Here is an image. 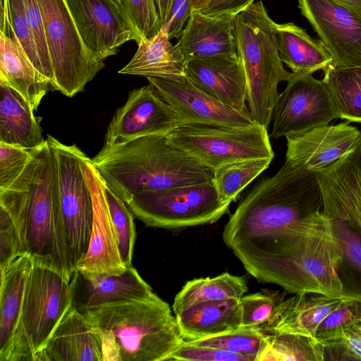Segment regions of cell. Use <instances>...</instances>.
<instances>
[{
    "label": "cell",
    "instance_id": "cell-45",
    "mask_svg": "<svg viewBox=\"0 0 361 361\" xmlns=\"http://www.w3.org/2000/svg\"><path fill=\"white\" fill-rule=\"evenodd\" d=\"M23 254L19 237L9 215L0 208V268Z\"/></svg>",
    "mask_w": 361,
    "mask_h": 361
},
{
    "label": "cell",
    "instance_id": "cell-27",
    "mask_svg": "<svg viewBox=\"0 0 361 361\" xmlns=\"http://www.w3.org/2000/svg\"><path fill=\"white\" fill-rule=\"evenodd\" d=\"M0 142L31 150L44 145L41 118L16 90L0 84Z\"/></svg>",
    "mask_w": 361,
    "mask_h": 361
},
{
    "label": "cell",
    "instance_id": "cell-17",
    "mask_svg": "<svg viewBox=\"0 0 361 361\" xmlns=\"http://www.w3.org/2000/svg\"><path fill=\"white\" fill-rule=\"evenodd\" d=\"M85 174L93 200V224L88 250L75 269L88 275L120 274L126 267L120 255L104 180L91 159L86 164Z\"/></svg>",
    "mask_w": 361,
    "mask_h": 361
},
{
    "label": "cell",
    "instance_id": "cell-36",
    "mask_svg": "<svg viewBox=\"0 0 361 361\" xmlns=\"http://www.w3.org/2000/svg\"><path fill=\"white\" fill-rule=\"evenodd\" d=\"M106 200L116 231L118 248L126 267L132 266L136 231L133 214L127 204L119 197L104 181Z\"/></svg>",
    "mask_w": 361,
    "mask_h": 361
},
{
    "label": "cell",
    "instance_id": "cell-41",
    "mask_svg": "<svg viewBox=\"0 0 361 361\" xmlns=\"http://www.w3.org/2000/svg\"><path fill=\"white\" fill-rule=\"evenodd\" d=\"M123 8L140 41L156 35L161 30L155 0H123Z\"/></svg>",
    "mask_w": 361,
    "mask_h": 361
},
{
    "label": "cell",
    "instance_id": "cell-2",
    "mask_svg": "<svg viewBox=\"0 0 361 361\" xmlns=\"http://www.w3.org/2000/svg\"><path fill=\"white\" fill-rule=\"evenodd\" d=\"M0 208L16 228L23 253L33 264L71 281L75 271L60 209L55 164L47 140L31 149L20 176L0 190Z\"/></svg>",
    "mask_w": 361,
    "mask_h": 361
},
{
    "label": "cell",
    "instance_id": "cell-12",
    "mask_svg": "<svg viewBox=\"0 0 361 361\" xmlns=\"http://www.w3.org/2000/svg\"><path fill=\"white\" fill-rule=\"evenodd\" d=\"M338 118L329 90L312 74L291 73L274 108L270 136L294 135L328 125Z\"/></svg>",
    "mask_w": 361,
    "mask_h": 361
},
{
    "label": "cell",
    "instance_id": "cell-20",
    "mask_svg": "<svg viewBox=\"0 0 361 361\" xmlns=\"http://www.w3.org/2000/svg\"><path fill=\"white\" fill-rule=\"evenodd\" d=\"M185 73L195 85L225 104L249 110L245 75L238 54L188 61Z\"/></svg>",
    "mask_w": 361,
    "mask_h": 361
},
{
    "label": "cell",
    "instance_id": "cell-44",
    "mask_svg": "<svg viewBox=\"0 0 361 361\" xmlns=\"http://www.w3.org/2000/svg\"><path fill=\"white\" fill-rule=\"evenodd\" d=\"M31 157V150L0 142V190L20 176Z\"/></svg>",
    "mask_w": 361,
    "mask_h": 361
},
{
    "label": "cell",
    "instance_id": "cell-3",
    "mask_svg": "<svg viewBox=\"0 0 361 361\" xmlns=\"http://www.w3.org/2000/svg\"><path fill=\"white\" fill-rule=\"evenodd\" d=\"M323 205L316 172L286 160L238 205L224 226V241L233 252L257 245L322 212Z\"/></svg>",
    "mask_w": 361,
    "mask_h": 361
},
{
    "label": "cell",
    "instance_id": "cell-34",
    "mask_svg": "<svg viewBox=\"0 0 361 361\" xmlns=\"http://www.w3.org/2000/svg\"><path fill=\"white\" fill-rule=\"evenodd\" d=\"M271 159H252L224 165L214 172L212 183L226 201L235 202L241 192L263 171Z\"/></svg>",
    "mask_w": 361,
    "mask_h": 361
},
{
    "label": "cell",
    "instance_id": "cell-43",
    "mask_svg": "<svg viewBox=\"0 0 361 361\" xmlns=\"http://www.w3.org/2000/svg\"><path fill=\"white\" fill-rule=\"evenodd\" d=\"M169 360L257 361V357L238 354L214 347L197 345L183 341L171 355Z\"/></svg>",
    "mask_w": 361,
    "mask_h": 361
},
{
    "label": "cell",
    "instance_id": "cell-21",
    "mask_svg": "<svg viewBox=\"0 0 361 361\" xmlns=\"http://www.w3.org/2000/svg\"><path fill=\"white\" fill-rule=\"evenodd\" d=\"M235 16H207L192 11L175 47L186 61L192 59L236 55Z\"/></svg>",
    "mask_w": 361,
    "mask_h": 361
},
{
    "label": "cell",
    "instance_id": "cell-33",
    "mask_svg": "<svg viewBox=\"0 0 361 361\" xmlns=\"http://www.w3.org/2000/svg\"><path fill=\"white\" fill-rule=\"evenodd\" d=\"M266 334L268 345L257 361H324L323 344L314 338L295 334Z\"/></svg>",
    "mask_w": 361,
    "mask_h": 361
},
{
    "label": "cell",
    "instance_id": "cell-48",
    "mask_svg": "<svg viewBox=\"0 0 361 361\" xmlns=\"http://www.w3.org/2000/svg\"><path fill=\"white\" fill-rule=\"evenodd\" d=\"M161 27L166 23L174 0H155Z\"/></svg>",
    "mask_w": 361,
    "mask_h": 361
},
{
    "label": "cell",
    "instance_id": "cell-6",
    "mask_svg": "<svg viewBox=\"0 0 361 361\" xmlns=\"http://www.w3.org/2000/svg\"><path fill=\"white\" fill-rule=\"evenodd\" d=\"M275 25L262 1L253 3L235 19V40L245 75L247 107L254 121L267 129L280 94L278 85L287 82L292 73L280 59Z\"/></svg>",
    "mask_w": 361,
    "mask_h": 361
},
{
    "label": "cell",
    "instance_id": "cell-11",
    "mask_svg": "<svg viewBox=\"0 0 361 361\" xmlns=\"http://www.w3.org/2000/svg\"><path fill=\"white\" fill-rule=\"evenodd\" d=\"M47 140L54 161L60 209L73 264L86 255L91 239L94 208L85 166L90 159L76 145H65L52 135Z\"/></svg>",
    "mask_w": 361,
    "mask_h": 361
},
{
    "label": "cell",
    "instance_id": "cell-49",
    "mask_svg": "<svg viewBox=\"0 0 361 361\" xmlns=\"http://www.w3.org/2000/svg\"><path fill=\"white\" fill-rule=\"evenodd\" d=\"M333 2L346 7L361 14V0H331Z\"/></svg>",
    "mask_w": 361,
    "mask_h": 361
},
{
    "label": "cell",
    "instance_id": "cell-38",
    "mask_svg": "<svg viewBox=\"0 0 361 361\" xmlns=\"http://www.w3.org/2000/svg\"><path fill=\"white\" fill-rule=\"evenodd\" d=\"M283 295L276 293H257L240 299L242 319L241 326L259 327L269 322Z\"/></svg>",
    "mask_w": 361,
    "mask_h": 361
},
{
    "label": "cell",
    "instance_id": "cell-5",
    "mask_svg": "<svg viewBox=\"0 0 361 361\" xmlns=\"http://www.w3.org/2000/svg\"><path fill=\"white\" fill-rule=\"evenodd\" d=\"M99 336L104 361H164L184 341L168 303L123 300L80 312Z\"/></svg>",
    "mask_w": 361,
    "mask_h": 361
},
{
    "label": "cell",
    "instance_id": "cell-52",
    "mask_svg": "<svg viewBox=\"0 0 361 361\" xmlns=\"http://www.w3.org/2000/svg\"><path fill=\"white\" fill-rule=\"evenodd\" d=\"M359 210H360V217H361V199H360V206H359Z\"/></svg>",
    "mask_w": 361,
    "mask_h": 361
},
{
    "label": "cell",
    "instance_id": "cell-10",
    "mask_svg": "<svg viewBox=\"0 0 361 361\" xmlns=\"http://www.w3.org/2000/svg\"><path fill=\"white\" fill-rule=\"evenodd\" d=\"M51 63V89L68 97L82 92L104 67L84 44L66 0H38Z\"/></svg>",
    "mask_w": 361,
    "mask_h": 361
},
{
    "label": "cell",
    "instance_id": "cell-19",
    "mask_svg": "<svg viewBox=\"0 0 361 361\" xmlns=\"http://www.w3.org/2000/svg\"><path fill=\"white\" fill-rule=\"evenodd\" d=\"M70 285L71 307L79 312L123 300L157 296L132 266L120 274L111 275H88L75 269Z\"/></svg>",
    "mask_w": 361,
    "mask_h": 361
},
{
    "label": "cell",
    "instance_id": "cell-8",
    "mask_svg": "<svg viewBox=\"0 0 361 361\" xmlns=\"http://www.w3.org/2000/svg\"><path fill=\"white\" fill-rule=\"evenodd\" d=\"M166 137L213 172L231 163L274 157L267 128L257 123L250 127L180 124Z\"/></svg>",
    "mask_w": 361,
    "mask_h": 361
},
{
    "label": "cell",
    "instance_id": "cell-25",
    "mask_svg": "<svg viewBox=\"0 0 361 361\" xmlns=\"http://www.w3.org/2000/svg\"><path fill=\"white\" fill-rule=\"evenodd\" d=\"M184 341H195L218 336L241 326L240 299L200 302L176 314Z\"/></svg>",
    "mask_w": 361,
    "mask_h": 361
},
{
    "label": "cell",
    "instance_id": "cell-15",
    "mask_svg": "<svg viewBox=\"0 0 361 361\" xmlns=\"http://www.w3.org/2000/svg\"><path fill=\"white\" fill-rule=\"evenodd\" d=\"M180 124L171 106L149 83L129 92L126 102L116 110L108 126L104 144L166 136Z\"/></svg>",
    "mask_w": 361,
    "mask_h": 361
},
{
    "label": "cell",
    "instance_id": "cell-9",
    "mask_svg": "<svg viewBox=\"0 0 361 361\" xmlns=\"http://www.w3.org/2000/svg\"><path fill=\"white\" fill-rule=\"evenodd\" d=\"M231 202L218 193L212 181L158 190H143L127 202L146 226L180 228L212 224L229 210Z\"/></svg>",
    "mask_w": 361,
    "mask_h": 361
},
{
    "label": "cell",
    "instance_id": "cell-14",
    "mask_svg": "<svg viewBox=\"0 0 361 361\" xmlns=\"http://www.w3.org/2000/svg\"><path fill=\"white\" fill-rule=\"evenodd\" d=\"M336 68L361 66V14L331 0H298Z\"/></svg>",
    "mask_w": 361,
    "mask_h": 361
},
{
    "label": "cell",
    "instance_id": "cell-29",
    "mask_svg": "<svg viewBox=\"0 0 361 361\" xmlns=\"http://www.w3.org/2000/svg\"><path fill=\"white\" fill-rule=\"evenodd\" d=\"M275 35L280 59L293 73L312 74L331 63L321 41L313 39L293 23H276Z\"/></svg>",
    "mask_w": 361,
    "mask_h": 361
},
{
    "label": "cell",
    "instance_id": "cell-51",
    "mask_svg": "<svg viewBox=\"0 0 361 361\" xmlns=\"http://www.w3.org/2000/svg\"><path fill=\"white\" fill-rule=\"evenodd\" d=\"M121 5L123 6V0H116Z\"/></svg>",
    "mask_w": 361,
    "mask_h": 361
},
{
    "label": "cell",
    "instance_id": "cell-47",
    "mask_svg": "<svg viewBox=\"0 0 361 361\" xmlns=\"http://www.w3.org/2000/svg\"><path fill=\"white\" fill-rule=\"evenodd\" d=\"M255 0H209L198 11L207 16L229 13L236 16L250 5Z\"/></svg>",
    "mask_w": 361,
    "mask_h": 361
},
{
    "label": "cell",
    "instance_id": "cell-28",
    "mask_svg": "<svg viewBox=\"0 0 361 361\" xmlns=\"http://www.w3.org/2000/svg\"><path fill=\"white\" fill-rule=\"evenodd\" d=\"M0 84L19 92L36 111L51 88L11 36L0 32Z\"/></svg>",
    "mask_w": 361,
    "mask_h": 361
},
{
    "label": "cell",
    "instance_id": "cell-4",
    "mask_svg": "<svg viewBox=\"0 0 361 361\" xmlns=\"http://www.w3.org/2000/svg\"><path fill=\"white\" fill-rule=\"evenodd\" d=\"M92 163L126 204L136 193L212 181L214 172L171 144L164 135L104 144Z\"/></svg>",
    "mask_w": 361,
    "mask_h": 361
},
{
    "label": "cell",
    "instance_id": "cell-30",
    "mask_svg": "<svg viewBox=\"0 0 361 361\" xmlns=\"http://www.w3.org/2000/svg\"><path fill=\"white\" fill-rule=\"evenodd\" d=\"M327 219L341 249L338 275L343 293L361 301V222H348L336 217Z\"/></svg>",
    "mask_w": 361,
    "mask_h": 361
},
{
    "label": "cell",
    "instance_id": "cell-37",
    "mask_svg": "<svg viewBox=\"0 0 361 361\" xmlns=\"http://www.w3.org/2000/svg\"><path fill=\"white\" fill-rule=\"evenodd\" d=\"M7 6L10 24L8 28L0 32L11 36L18 42L34 67L42 75L41 63L27 20L24 0H7Z\"/></svg>",
    "mask_w": 361,
    "mask_h": 361
},
{
    "label": "cell",
    "instance_id": "cell-40",
    "mask_svg": "<svg viewBox=\"0 0 361 361\" xmlns=\"http://www.w3.org/2000/svg\"><path fill=\"white\" fill-rule=\"evenodd\" d=\"M361 321V301L350 299L341 303L319 324L315 338L323 343L337 337L341 331Z\"/></svg>",
    "mask_w": 361,
    "mask_h": 361
},
{
    "label": "cell",
    "instance_id": "cell-35",
    "mask_svg": "<svg viewBox=\"0 0 361 361\" xmlns=\"http://www.w3.org/2000/svg\"><path fill=\"white\" fill-rule=\"evenodd\" d=\"M188 342L197 345L218 348L238 354L254 355L257 357V361L268 345L267 334L259 327L245 326H240L218 336Z\"/></svg>",
    "mask_w": 361,
    "mask_h": 361
},
{
    "label": "cell",
    "instance_id": "cell-24",
    "mask_svg": "<svg viewBox=\"0 0 361 361\" xmlns=\"http://www.w3.org/2000/svg\"><path fill=\"white\" fill-rule=\"evenodd\" d=\"M32 260L23 253L1 267L0 361H7L17 333Z\"/></svg>",
    "mask_w": 361,
    "mask_h": 361
},
{
    "label": "cell",
    "instance_id": "cell-13",
    "mask_svg": "<svg viewBox=\"0 0 361 361\" xmlns=\"http://www.w3.org/2000/svg\"><path fill=\"white\" fill-rule=\"evenodd\" d=\"M82 40L100 61L118 54L126 42L140 37L116 0H66Z\"/></svg>",
    "mask_w": 361,
    "mask_h": 361
},
{
    "label": "cell",
    "instance_id": "cell-31",
    "mask_svg": "<svg viewBox=\"0 0 361 361\" xmlns=\"http://www.w3.org/2000/svg\"><path fill=\"white\" fill-rule=\"evenodd\" d=\"M244 277L228 272L211 278L188 281L176 294L172 309L175 314L195 304L211 300L240 299L247 292Z\"/></svg>",
    "mask_w": 361,
    "mask_h": 361
},
{
    "label": "cell",
    "instance_id": "cell-23",
    "mask_svg": "<svg viewBox=\"0 0 361 361\" xmlns=\"http://www.w3.org/2000/svg\"><path fill=\"white\" fill-rule=\"evenodd\" d=\"M38 361H104L101 338L85 317L71 307L54 330Z\"/></svg>",
    "mask_w": 361,
    "mask_h": 361
},
{
    "label": "cell",
    "instance_id": "cell-26",
    "mask_svg": "<svg viewBox=\"0 0 361 361\" xmlns=\"http://www.w3.org/2000/svg\"><path fill=\"white\" fill-rule=\"evenodd\" d=\"M130 61L118 73L152 77L176 82L185 79V61L161 28L154 36L141 40Z\"/></svg>",
    "mask_w": 361,
    "mask_h": 361
},
{
    "label": "cell",
    "instance_id": "cell-50",
    "mask_svg": "<svg viewBox=\"0 0 361 361\" xmlns=\"http://www.w3.org/2000/svg\"><path fill=\"white\" fill-rule=\"evenodd\" d=\"M209 0H192V11H198L203 8Z\"/></svg>",
    "mask_w": 361,
    "mask_h": 361
},
{
    "label": "cell",
    "instance_id": "cell-18",
    "mask_svg": "<svg viewBox=\"0 0 361 361\" xmlns=\"http://www.w3.org/2000/svg\"><path fill=\"white\" fill-rule=\"evenodd\" d=\"M361 131L349 122L325 125L286 137V160L317 172L348 153L358 141Z\"/></svg>",
    "mask_w": 361,
    "mask_h": 361
},
{
    "label": "cell",
    "instance_id": "cell-22",
    "mask_svg": "<svg viewBox=\"0 0 361 361\" xmlns=\"http://www.w3.org/2000/svg\"><path fill=\"white\" fill-rule=\"evenodd\" d=\"M350 299L317 293H297L283 300L271 319L259 327L266 334H295L315 338L316 331L323 320Z\"/></svg>",
    "mask_w": 361,
    "mask_h": 361
},
{
    "label": "cell",
    "instance_id": "cell-7",
    "mask_svg": "<svg viewBox=\"0 0 361 361\" xmlns=\"http://www.w3.org/2000/svg\"><path fill=\"white\" fill-rule=\"evenodd\" d=\"M72 305L70 281L32 264L19 324L7 361H38L54 330Z\"/></svg>",
    "mask_w": 361,
    "mask_h": 361
},
{
    "label": "cell",
    "instance_id": "cell-39",
    "mask_svg": "<svg viewBox=\"0 0 361 361\" xmlns=\"http://www.w3.org/2000/svg\"><path fill=\"white\" fill-rule=\"evenodd\" d=\"M322 344L324 361H361V321L345 327L337 337Z\"/></svg>",
    "mask_w": 361,
    "mask_h": 361
},
{
    "label": "cell",
    "instance_id": "cell-32",
    "mask_svg": "<svg viewBox=\"0 0 361 361\" xmlns=\"http://www.w3.org/2000/svg\"><path fill=\"white\" fill-rule=\"evenodd\" d=\"M323 71L338 118L361 123V66L336 68L329 64Z\"/></svg>",
    "mask_w": 361,
    "mask_h": 361
},
{
    "label": "cell",
    "instance_id": "cell-42",
    "mask_svg": "<svg viewBox=\"0 0 361 361\" xmlns=\"http://www.w3.org/2000/svg\"><path fill=\"white\" fill-rule=\"evenodd\" d=\"M27 20L42 66V75L51 84L54 73L47 45L43 18L38 0H24Z\"/></svg>",
    "mask_w": 361,
    "mask_h": 361
},
{
    "label": "cell",
    "instance_id": "cell-16",
    "mask_svg": "<svg viewBox=\"0 0 361 361\" xmlns=\"http://www.w3.org/2000/svg\"><path fill=\"white\" fill-rule=\"evenodd\" d=\"M172 109L182 124L250 127L257 123L249 110L240 111L225 104L195 85L185 77L183 82L147 78Z\"/></svg>",
    "mask_w": 361,
    "mask_h": 361
},
{
    "label": "cell",
    "instance_id": "cell-46",
    "mask_svg": "<svg viewBox=\"0 0 361 361\" xmlns=\"http://www.w3.org/2000/svg\"><path fill=\"white\" fill-rule=\"evenodd\" d=\"M192 11V0H174L166 23L161 27L169 39L178 38L183 32L185 21Z\"/></svg>",
    "mask_w": 361,
    "mask_h": 361
},
{
    "label": "cell",
    "instance_id": "cell-1",
    "mask_svg": "<svg viewBox=\"0 0 361 361\" xmlns=\"http://www.w3.org/2000/svg\"><path fill=\"white\" fill-rule=\"evenodd\" d=\"M234 255L258 281L288 292L348 297L338 275L341 249L322 212Z\"/></svg>",
    "mask_w": 361,
    "mask_h": 361
}]
</instances>
